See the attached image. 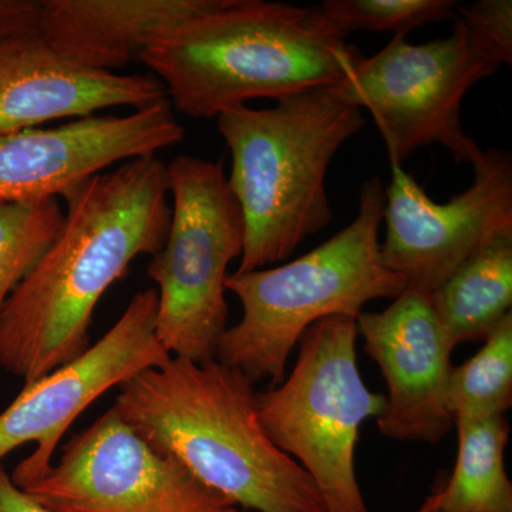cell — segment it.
<instances>
[{
  "mask_svg": "<svg viewBox=\"0 0 512 512\" xmlns=\"http://www.w3.org/2000/svg\"><path fill=\"white\" fill-rule=\"evenodd\" d=\"M217 127L231 151L228 185L244 220L237 272L284 261L332 221L326 174L343 143L365 127L362 109L335 86L319 87L272 109L224 111Z\"/></svg>",
  "mask_w": 512,
  "mask_h": 512,
  "instance_id": "obj_4",
  "label": "cell"
},
{
  "mask_svg": "<svg viewBox=\"0 0 512 512\" xmlns=\"http://www.w3.org/2000/svg\"><path fill=\"white\" fill-rule=\"evenodd\" d=\"M0 512H52L33 500L22 488L13 483L12 477L0 463Z\"/></svg>",
  "mask_w": 512,
  "mask_h": 512,
  "instance_id": "obj_23",
  "label": "cell"
},
{
  "mask_svg": "<svg viewBox=\"0 0 512 512\" xmlns=\"http://www.w3.org/2000/svg\"><path fill=\"white\" fill-rule=\"evenodd\" d=\"M167 165L156 156L94 175L63 198V227L6 303L0 367L30 383L90 348L104 293L140 255L163 248L171 221Z\"/></svg>",
  "mask_w": 512,
  "mask_h": 512,
  "instance_id": "obj_1",
  "label": "cell"
},
{
  "mask_svg": "<svg viewBox=\"0 0 512 512\" xmlns=\"http://www.w3.org/2000/svg\"><path fill=\"white\" fill-rule=\"evenodd\" d=\"M471 165L473 184L437 204L402 165L392 164L380 251L390 271L427 295L488 242L512 231L510 151H481Z\"/></svg>",
  "mask_w": 512,
  "mask_h": 512,
  "instance_id": "obj_11",
  "label": "cell"
},
{
  "mask_svg": "<svg viewBox=\"0 0 512 512\" xmlns=\"http://www.w3.org/2000/svg\"><path fill=\"white\" fill-rule=\"evenodd\" d=\"M458 5L456 0H325L318 9L346 36L353 30L394 36L454 18Z\"/></svg>",
  "mask_w": 512,
  "mask_h": 512,
  "instance_id": "obj_20",
  "label": "cell"
},
{
  "mask_svg": "<svg viewBox=\"0 0 512 512\" xmlns=\"http://www.w3.org/2000/svg\"><path fill=\"white\" fill-rule=\"evenodd\" d=\"M357 332L389 389L377 427L399 441L439 443L453 429L448 406L453 346L434 315L429 295L407 286L382 312H362Z\"/></svg>",
  "mask_w": 512,
  "mask_h": 512,
  "instance_id": "obj_13",
  "label": "cell"
},
{
  "mask_svg": "<svg viewBox=\"0 0 512 512\" xmlns=\"http://www.w3.org/2000/svg\"><path fill=\"white\" fill-rule=\"evenodd\" d=\"M157 308L156 288L137 292L99 342L72 362L26 383L0 413V463L23 444H37L35 453L10 474L19 488L52 466L64 433L90 404L143 370L170 359L157 338Z\"/></svg>",
  "mask_w": 512,
  "mask_h": 512,
  "instance_id": "obj_10",
  "label": "cell"
},
{
  "mask_svg": "<svg viewBox=\"0 0 512 512\" xmlns=\"http://www.w3.org/2000/svg\"><path fill=\"white\" fill-rule=\"evenodd\" d=\"M431 308L454 349L484 340L511 313L512 231L470 256L429 295Z\"/></svg>",
  "mask_w": 512,
  "mask_h": 512,
  "instance_id": "obj_16",
  "label": "cell"
},
{
  "mask_svg": "<svg viewBox=\"0 0 512 512\" xmlns=\"http://www.w3.org/2000/svg\"><path fill=\"white\" fill-rule=\"evenodd\" d=\"M355 318L332 316L306 329L291 376L258 393L259 419L276 447L299 461L328 512L367 511L356 478L360 427L387 397L367 389L357 366Z\"/></svg>",
  "mask_w": 512,
  "mask_h": 512,
  "instance_id": "obj_6",
  "label": "cell"
},
{
  "mask_svg": "<svg viewBox=\"0 0 512 512\" xmlns=\"http://www.w3.org/2000/svg\"><path fill=\"white\" fill-rule=\"evenodd\" d=\"M254 384L217 359L171 356L120 384L113 407L151 446L237 507L328 512L309 474L266 434Z\"/></svg>",
  "mask_w": 512,
  "mask_h": 512,
  "instance_id": "obj_2",
  "label": "cell"
},
{
  "mask_svg": "<svg viewBox=\"0 0 512 512\" xmlns=\"http://www.w3.org/2000/svg\"><path fill=\"white\" fill-rule=\"evenodd\" d=\"M167 174L170 229L147 268L157 285V338L171 356L210 362L228 329L225 279L244 251V220L222 164L180 156Z\"/></svg>",
  "mask_w": 512,
  "mask_h": 512,
  "instance_id": "obj_7",
  "label": "cell"
},
{
  "mask_svg": "<svg viewBox=\"0 0 512 512\" xmlns=\"http://www.w3.org/2000/svg\"><path fill=\"white\" fill-rule=\"evenodd\" d=\"M503 64L456 15L453 33L426 45H410L407 35H394L335 89L343 100L372 113L390 164L402 165L430 144L446 147L457 163L473 164L481 150L461 126V103L474 84Z\"/></svg>",
  "mask_w": 512,
  "mask_h": 512,
  "instance_id": "obj_8",
  "label": "cell"
},
{
  "mask_svg": "<svg viewBox=\"0 0 512 512\" xmlns=\"http://www.w3.org/2000/svg\"><path fill=\"white\" fill-rule=\"evenodd\" d=\"M22 490L52 512H238L114 407L74 434L59 461Z\"/></svg>",
  "mask_w": 512,
  "mask_h": 512,
  "instance_id": "obj_9",
  "label": "cell"
},
{
  "mask_svg": "<svg viewBox=\"0 0 512 512\" xmlns=\"http://www.w3.org/2000/svg\"><path fill=\"white\" fill-rule=\"evenodd\" d=\"M384 207L382 181L370 178L355 220L318 248L276 268L228 275L225 289L237 295L242 318L225 330L215 359L275 387L306 329L332 316L356 319L373 299H396L407 284L383 262Z\"/></svg>",
  "mask_w": 512,
  "mask_h": 512,
  "instance_id": "obj_5",
  "label": "cell"
},
{
  "mask_svg": "<svg viewBox=\"0 0 512 512\" xmlns=\"http://www.w3.org/2000/svg\"><path fill=\"white\" fill-rule=\"evenodd\" d=\"M512 404V313L484 339L480 352L453 367L448 406L457 419L505 416Z\"/></svg>",
  "mask_w": 512,
  "mask_h": 512,
  "instance_id": "obj_18",
  "label": "cell"
},
{
  "mask_svg": "<svg viewBox=\"0 0 512 512\" xmlns=\"http://www.w3.org/2000/svg\"><path fill=\"white\" fill-rule=\"evenodd\" d=\"M456 15L466 22L503 59L512 63V2L511 0H478L460 6Z\"/></svg>",
  "mask_w": 512,
  "mask_h": 512,
  "instance_id": "obj_21",
  "label": "cell"
},
{
  "mask_svg": "<svg viewBox=\"0 0 512 512\" xmlns=\"http://www.w3.org/2000/svg\"><path fill=\"white\" fill-rule=\"evenodd\" d=\"M416 512H440L439 508H437L436 503H434L433 497L427 498L426 503L423 504V507L420 508L419 511Z\"/></svg>",
  "mask_w": 512,
  "mask_h": 512,
  "instance_id": "obj_24",
  "label": "cell"
},
{
  "mask_svg": "<svg viewBox=\"0 0 512 512\" xmlns=\"http://www.w3.org/2000/svg\"><path fill=\"white\" fill-rule=\"evenodd\" d=\"M225 0H42L39 32L56 52L111 72L140 59L157 39Z\"/></svg>",
  "mask_w": 512,
  "mask_h": 512,
  "instance_id": "obj_15",
  "label": "cell"
},
{
  "mask_svg": "<svg viewBox=\"0 0 512 512\" xmlns=\"http://www.w3.org/2000/svg\"><path fill=\"white\" fill-rule=\"evenodd\" d=\"M167 100L153 74L87 69L53 49L39 30L0 39V137L47 121L84 119L111 107Z\"/></svg>",
  "mask_w": 512,
  "mask_h": 512,
  "instance_id": "obj_14",
  "label": "cell"
},
{
  "mask_svg": "<svg viewBox=\"0 0 512 512\" xmlns=\"http://www.w3.org/2000/svg\"><path fill=\"white\" fill-rule=\"evenodd\" d=\"M184 138L170 101L0 137V202L64 198L110 165L153 157Z\"/></svg>",
  "mask_w": 512,
  "mask_h": 512,
  "instance_id": "obj_12",
  "label": "cell"
},
{
  "mask_svg": "<svg viewBox=\"0 0 512 512\" xmlns=\"http://www.w3.org/2000/svg\"><path fill=\"white\" fill-rule=\"evenodd\" d=\"M63 221L59 198L0 202V319L12 293L52 247Z\"/></svg>",
  "mask_w": 512,
  "mask_h": 512,
  "instance_id": "obj_19",
  "label": "cell"
},
{
  "mask_svg": "<svg viewBox=\"0 0 512 512\" xmlns=\"http://www.w3.org/2000/svg\"><path fill=\"white\" fill-rule=\"evenodd\" d=\"M346 37L318 6L225 0L157 39L140 60L175 111L214 119L247 101L342 83L365 59Z\"/></svg>",
  "mask_w": 512,
  "mask_h": 512,
  "instance_id": "obj_3",
  "label": "cell"
},
{
  "mask_svg": "<svg viewBox=\"0 0 512 512\" xmlns=\"http://www.w3.org/2000/svg\"><path fill=\"white\" fill-rule=\"evenodd\" d=\"M456 467L433 491L440 512H512V484L504 451L510 436L505 416L457 419Z\"/></svg>",
  "mask_w": 512,
  "mask_h": 512,
  "instance_id": "obj_17",
  "label": "cell"
},
{
  "mask_svg": "<svg viewBox=\"0 0 512 512\" xmlns=\"http://www.w3.org/2000/svg\"><path fill=\"white\" fill-rule=\"evenodd\" d=\"M42 0H0V39L39 30Z\"/></svg>",
  "mask_w": 512,
  "mask_h": 512,
  "instance_id": "obj_22",
  "label": "cell"
}]
</instances>
